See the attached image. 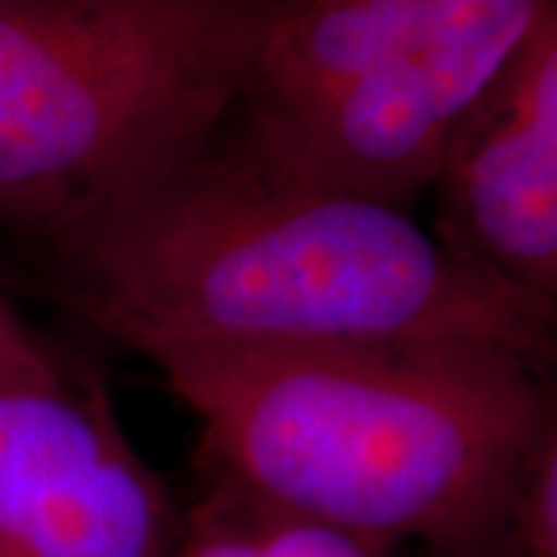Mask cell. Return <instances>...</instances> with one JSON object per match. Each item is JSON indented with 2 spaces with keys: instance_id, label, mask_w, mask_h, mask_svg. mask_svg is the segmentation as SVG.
<instances>
[{
  "instance_id": "6da1fadb",
  "label": "cell",
  "mask_w": 557,
  "mask_h": 557,
  "mask_svg": "<svg viewBox=\"0 0 557 557\" xmlns=\"http://www.w3.org/2000/svg\"><path fill=\"white\" fill-rule=\"evenodd\" d=\"M44 239L62 300L137 357L384 341L555 357L557 307L456 258L412 211L278 177L223 134Z\"/></svg>"
},
{
  "instance_id": "7a4b0ae2",
  "label": "cell",
  "mask_w": 557,
  "mask_h": 557,
  "mask_svg": "<svg viewBox=\"0 0 557 557\" xmlns=\"http://www.w3.org/2000/svg\"><path fill=\"white\" fill-rule=\"evenodd\" d=\"M199 461L278 515L428 557H493L505 505L557 424L548 366L483 341L156 350Z\"/></svg>"
},
{
  "instance_id": "3957f363",
  "label": "cell",
  "mask_w": 557,
  "mask_h": 557,
  "mask_svg": "<svg viewBox=\"0 0 557 557\" xmlns=\"http://www.w3.org/2000/svg\"><path fill=\"white\" fill-rule=\"evenodd\" d=\"M288 0H0V223L50 236L205 152Z\"/></svg>"
},
{
  "instance_id": "277c9868",
  "label": "cell",
  "mask_w": 557,
  "mask_h": 557,
  "mask_svg": "<svg viewBox=\"0 0 557 557\" xmlns=\"http://www.w3.org/2000/svg\"><path fill=\"white\" fill-rule=\"evenodd\" d=\"M557 0H288L223 137L278 177L412 211Z\"/></svg>"
},
{
  "instance_id": "5b68a950",
  "label": "cell",
  "mask_w": 557,
  "mask_h": 557,
  "mask_svg": "<svg viewBox=\"0 0 557 557\" xmlns=\"http://www.w3.org/2000/svg\"><path fill=\"white\" fill-rule=\"evenodd\" d=\"M177 539L97 381L60 366L0 379V557H168Z\"/></svg>"
},
{
  "instance_id": "8992f818",
  "label": "cell",
  "mask_w": 557,
  "mask_h": 557,
  "mask_svg": "<svg viewBox=\"0 0 557 557\" xmlns=\"http://www.w3.org/2000/svg\"><path fill=\"white\" fill-rule=\"evenodd\" d=\"M428 193L443 248L557 307V13L458 119Z\"/></svg>"
},
{
  "instance_id": "52a82bcc",
  "label": "cell",
  "mask_w": 557,
  "mask_h": 557,
  "mask_svg": "<svg viewBox=\"0 0 557 557\" xmlns=\"http://www.w3.org/2000/svg\"><path fill=\"white\" fill-rule=\"evenodd\" d=\"M493 557H557V424L520 468Z\"/></svg>"
},
{
  "instance_id": "ba28073f",
  "label": "cell",
  "mask_w": 557,
  "mask_h": 557,
  "mask_svg": "<svg viewBox=\"0 0 557 557\" xmlns=\"http://www.w3.org/2000/svg\"><path fill=\"white\" fill-rule=\"evenodd\" d=\"M168 557H260L251 502L223 483H208Z\"/></svg>"
},
{
  "instance_id": "9c48e42d",
  "label": "cell",
  "mask_w": 557,
  "mask_h": 557,
  "mask_svg": "<svg viewBox=\"0 0 557 557\" xmlns=\"http://www.w3.org/2000/svg\"><path fill=\"white\" fill-rule=\"evenodd\" d=\"M251 508L258 523L260 557H399V552L379 542L350 536L313 520L278 515L258 502H251Z\"/></svg>"
},
{
  "instance_id": "30bf717a",
  "label": "cell",
  "mask_w": 557,
  "mask_h": 557,
  "mask_svg": "<svg viewBox=\"0 0 557 557\" xmlns=\"http://www.w3.org/2000/svg\"><path fill=\"white\" fill-rule=\"evenodd\" d=\"M50 366H57L53 357L28 335L16 310L0 292V379L22 375V372H40Z\"/></svg>"
}]
</instances>
